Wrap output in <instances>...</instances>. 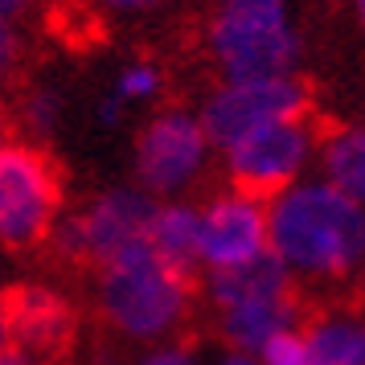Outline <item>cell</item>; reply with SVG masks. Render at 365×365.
I'll use <instances>...</instances> for the list:
<instances>
[{
    "label": "cell",
    "mask_w": 365,
    "mask_h": 365,
    "mask_svg": "<svg viewBox=\"0 0 365 365\" xmlns=\"http://www.w3.org/2000/svg\"><path fill=\"white\" fill-rule=\"evenodd\" d=\"M271 247L312 279H345L365 247V214L336 185L292 189L271 205Z\"/></svg>",
    "instance_id": "6da1fadb"
},
{
    "label": "cell",
    "mask_w": 365,
    "mask_h": 365,
    "mask_svg": "<svg viewBox=\"0 0 365 365\" xmlns=\"http://www.w3.org/2000/svg\"><path fill=\"white\" fill-rule=\"evenodd\" d=\"M193 304L197 299L160 263V255L152 250L148 238L132 242L95 279L99 324L128 336V341H156L173 329H189Z\"/></svg>",
    "instance_id": "7a4b0ae2"
},
{
    "label": "cell",
    "mask_w": 365,
    "mask_h": 365,
    "mask_svg": "<svg viewBox=\"0 0 365 365\" xmlns=\"http://www.w3.org/2000/svg\"><path fill=\"white\" fill-rule=\"evenodd\" d=\"M66 201V173L46 148L25 140H4L0 148V238L4 250L29 259L50 247L53 217Z\"/></svg>",
    "instance_id": "3957f363"
},
{
    "label": "cell",
    "mask_w": 365,
    "mask_h": 365,
    "mask_svg": "<svg viewBox=\"0 0 365 365\" xmlns=\"http://www.w3.org/2000/svg\"><path fill=\"white\" fill-rule=\"evenodd\" d=\"M0 341L17 365H74L83 341V316L62 292L46 283H4Z\"/></svg>",
    "instance_id": "277c9868"
},
{
    "label": "cell",
    "mask_w": 365,
    "mask_h": 365,
    "mask_svg": "<svg viewBox=\"0 0 365 365\" xmlns=\"http://www.w3.org/2000/svg\"><path fill=\"white\" fill-rule=\"evenodd\" d=\"M156 214L160 210L144 193H132V189L103 193L53 234V263L70 275L99 279L111 259H119L132 242L148 238Z\"/></svg>",
    "instance_id": "5b68a950"
},
{
    "label": "cell",
    "mask_w": 365,
    "mask_h": 365,
    "mask_svg": "<svg viewBox=\"0 0 365 365\" xmlns=\"http://www.w3.org/2000/svg\"><path fill=\"white\" fill-rule=\"evenodd\" d=\"M210 41L230 83L283 78L296 62V37L283 21V0H226Z\"/></svg>",
    "instance_id": "8992f818"
},
{
    "label": "cell",
    "mask_w": 365,
    "mask_h": 365,
    "mask_svg": "<svg viewBox=\"0 0 365 365\" xmlns=\"http://www.w3.org/2000/svg\"><path fill=\"white\" fill-rule=\"evenodd\" d=\"M308 119H279L250 132L242 144L230 148V185L234 197L255 201V205H275L296 181L304 156L312 148V128Z\"/></svg>",
    "instance_id": "52a82bcc"
},
{
    "label": "cell",
    "mask_w": 365,
    "mask_h": 365,
    "mask_svg": "<svg viewBox=\"0 0 365 365\" xmlns=\"http://www.w3.org/2000/svg\"><path fill=\"white\" fill-rule=\"evenodd\" d=\"M304 115H312V86L304 78L283 74V78H263V83H230L222 95L205 103L201 128L210 135V144L234 148L267 123Z\"/></svg>",
    "instance_id": "ba28073f"
},
{
    "label": "cell",
    "mask_w": 365,
    "mask_h": 365,
    "mask_svg": "<svg viewBox=\"0 0 365 365\" xmlns=\"http://www.w3.org/2000/svg\"><path fill=\"white\" fill-rule=\"evenodd\" d=\"M205 128L193 123L189 115H160L135 140V173L144 189L152 193H168L185 185L197 173L201 156H205Z\"/></svg>",
    "instance_id": "9c48e42d"
},
{
    "label": "cell",
    "mask_w": 365,
    "mask_h": 365,
    "mask_svg": "<svg viewBox=\"0 0 365 365\" xmlns=\"http://www.w3.org/2000/svg\"><path fill=\"white\" fill-rule=\"evenodd\" d=\"M271 226L255 201L222 197L201 217V250L210 267H238L271 247Z\"/></svg>",
    "instance_id": "30bf717a"
},
{
    "label": "cell",
    "mask_w": 365,
    "mask_h": 365,
    "mask_svg": "<svg viewBox=\"0 0 365 365\" xmlns=\"http://www.w3.org/2000/svg\"><path fill=\"white\" fill-rule=\"evenodd\" d=\"M292 287H296L292 267L283 263L275 247H267L238 267H214L210 283H205V299L214 308H238V304H255V299H279Z\"/></svg>",
    "instance_id": "8fae6325"
},
{
    "label": "cell",
    "mask_w": 365,
    "mask_h": 365,
    "mask_svg": "<svg viewBox=\"0 0 365 365\" xmlns=\"http://www.w3.org/2000/svg\"><path fill=\"white\" fill-rule=\"evenodd\" d=\"M299 292L292 287L279 299H255V304H238V308H217L214 316V341H222L234 353H250L263 349L271 336H279L283 329H296V308H299Z\"/></svg>",
    "instance_id": "7c38bea8"
},
{
    "label": "cell",
    "mask_w": 365,
    "mask_h": 365,
    "mask_svg": "<svg viewBox=\"0 0 365 365\" xmlns=\"http://www.w3.org/2000/svg\"><path fill=\"white\" fill-rule=\"evenodd\" d=\"M152 250L160 255V263L177 275V279L189 287V296L205 299V275H201V263H205V250H201V217L185 205H173V210H160L156 222L148 230Z\"/></svg>",
    "instance_id": "4fadbf2b"
},
{
    "label": "cell",
    "mask_w": 365,
    "mask_h": 365,
    "mask_svg": "<svg viewBox=\"0 0 365 365\" xmlns=\"http://www.w3.org/2000/svg\"><path fill=\"white\" fill-rule=\"evenodd\" d=\"M324 173L329 181L353 197L357 205L365 201V132H332L324 140Z\"/></svg>",
    "instance_id": "5bb4252c"
},
{
    "label": "cell",
    "mask_w": 365,
    "mask_h": 365,
    "mask_svg": "<svg viewBox=\"0 0 365 365\" xmlns=\"http://www.w3.org/2000/svg\"><path fill=\"white\" fill-rule=\"evenodd\" d=\"M263 361L267 365H308L312 361V345H308V336L283 329L279 336H271L263 345Z\"/></svg>",
    "instance_id": "9a60e30c"
},
{
    "label": "cell",
    "mask_w": 365,
    "mask_h": 365,
    "mask_svg": "<svg viewBox=\"0 0 365 365\" xmlns=\"http://www.w3.org/2000/svg\"><path fill=\"white\" fill-rule=\"evenodd\" d=\"M152 91H156V74L148 66H132L119 78V99H140V95H152Z\"/></svg>",
    "instance_id": "2e32d148"
},
{
    "label": "cell",
    "mask_w": 365,
    "mask_h": 365,
    "mask_svg": "<svg viewBox=\"0 0 365 365\" xmlns=\"http://www.w3.org/2000/svg\"><path fill=\"white\" fill-rule=\"evenodd\" d=\"M140 365H193V357H189V349H165V353H152L148 361H140Z\"/></svg>",
    "instance_id": "e0dca14e"
},
{
    "label": "cell",
    "mask_w": 365,
    "mask_h": 365,
    "mask_svg": "<svg viewBox=\"0 0 365 365\" xmlns=\"http://www.w3.org/2000/svg\"><path fill=\"white\" fill-rule=\"evenodd\" d=\"M111 9H152V4H160V0H107Z\"/></svg>",
    "instance_id": "ac0fdd59"
},
{
    "label": "cell",
    "mask_w": 365,
    "mask_h": 365,
    "mask_svg": "<svg viewBox=\"0 0 365 365\" xmlns=\"http://www.w3.org/2000/svg\"><path fill=\"white\" fill-rule=\"evenodd\" d=\"M222 365H255V361H250L247 353H238V357H226V361H222Z\"/></svg>",
    "instance_id": "d6986e66"
},
{
    "label": "cell",
    "mask_w": 365,
    "mask_h": 365,
    "mask_svg": "<svg viewBox=\"0 0 365 365\" xmlns=\"http://www.w3.org/2000/svg\"><path fill=\"white\" fill-rule=\"evenodd\" d=\"M357 9H361V17H365V0H357Z\"/></svg>",
    "instance_id": "ffe728a7"
},
{
    "label": "cell",
    "mask_w": 365,
    "mask_h": 365,
    "mask_svg": "<svg viewBox=\"0 0 365 365\" xmlns=\"http://www.w3.org/2000/svg\"><path fill=\"white\" fill-rule=\"evenodd\" d=\"M357 365H365V353H361V361H357Z\"/></svg>",
    "instance_id": "44dd1931"
}]
</instances>
